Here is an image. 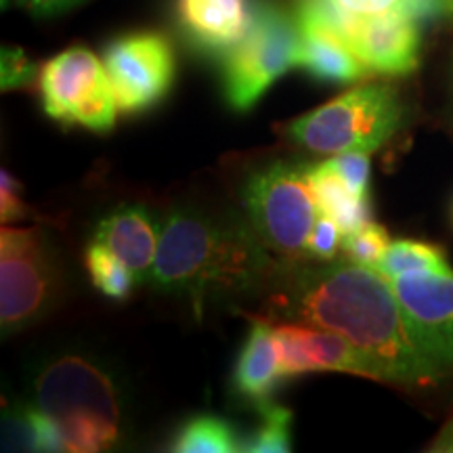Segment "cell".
I'll return each instance as SVG.
<instances>
[{"label":"cell","mask_w":453,"mask_h":453,"mask_svg":"<svg viewBox=\"0 0 453 453\" xmlns=\"http://www.w3.org/2000/svg\"><path fill=\"white\" fill-rule=\"evenodd\" d=\"M405 104L387 82H367L283 127L294 145L321 156L344 151L373 154L403 128Z\"/></svg>","instance_id":"277c9868"},{"label":"cell","mask_w":453,"mask_h":453,"mask_svg":"<svg viewBox=\"0 0 453 453\" xmlns=\"http://www.w3.org/2000/svg\"><path fill=\"white\" fill-rule=\"evenodd\" d=\"M280 273V263L246 217L235 220L174 208L162 220L150 283L156 290L187 296L202 317L214 294L257 292Z\"/></svg>","instance_id":"7a4b0ae2"},{"label":"cell","mask_w":453,"mask_h":453,"mask_svg":"<svg viewBox=\"0 0 453 453\" xmlns=\"http://www.w3.org/2000/svg\"><path fill=\"white\" fill-rule=\"evenodd\" d=\"M260 424L240 441V451L246 453H288L292 451L294 416L288 407L273 401L258 405Z\"/></svg>","instance_id":"44dd1931"},{"label":"cell","mask_w":453,"mask_h":453,"mask_svg":"<svg viewBox=\"0 0 453 453\" xmlns=\"http://www.w3.org/2000/svg\"><path fill=\"white\" fill-rule=\"evenodd\" d=\"M372 154L365 151H344V154L332 156L330 168L347 183L355 194L370 197V174H372Z\"/></svg>","instance_id":"d4e9b609"},{"label":"cell","mask_w":453,"mask_h":453,"mask_svg":"<svg viewBox=\"0 0 453 453\" xmlns=\"http://www.w3.org/2000/svg\"><path fill=\"white\" fill-rule=\"evenodd\" d=\"M61 290L59 263L41 226L0 231V327L17 334L53 309Z\"/></svg>","instance_id":"8992f818"},{"label":"cell","mask_w":453,"mask_h":453,"mask_svg":"<svg viewBox=\"0 0 453 453\" xmlns=\"http://www.w3.org/2000/svg\"><path fill=\"white\" fill-rule=\"evenodd\" d=\"M26 217H30V208L26 206L24 189L13 174L3 170L0 173V219H3V225L24 220Z\"/></svg>","instance_id":"484cf974"},{"label":"cell","mask_w":453,"mask_h":453,"mask_svg":"<svg viewBox=\"0 0 453 453\" xmlns=\"http://www.w3.org/2000/svg\"><path fill=\"white\" fill-rule=\"evenodd\" d=\"M296 57L294 15L267 0L254 3L248 32L223 61V93L231 110L250 111L283 73L296 67Z\"/></svg>","instance_id":"52a82bcc"},{"label":"cell","mask_w":453,"mask_h":453,"mask_svg":"<svg viewBox=\"0 0 453 453\" xmlns=\"http://www.w3.org/2000/svg\"><path fill=\"white\" fill-rule=\"evenodd\" d=\"M309 164L271 162L243 183V214L281 271L304 265L319 206L311 189Z\"/></svg>","instance_id":"5b68a950"},{"label":"cell","mask_w":453,"mask_h":453,"mask_svg":"<svg viewBox=\"0 0 453 453\" xmlns=\"http://www.w3.org/2000/svg\"><path fill=\"white\" fill-rule=\"evenodd\" d=\"M294 21L298 27L296 67L307 72L311 78L332 84H350L372 76L336 32L298 17H294Z\"/></svg>","instance_id":"2e32d148"},{"label":"cell","mask_w":453,"mask_h":453,"mask_svg":"<svg viewBox=\"0 0 453 453\" xmlns=\"http://www.w3.org/2000/svg\"><path fill=\"white\" fill-rule=\"evenodd\" d=\"M269 315L340 334L372 361L382 382L430 387L447 373L413 336L393 283L370 265L344 258L281 271Z\"/></svg>","instance_id":"6da1fadb"},{"label":"cell","mask_w":453,"mask_h":453,"mask_svg":"<svg viewBox=\"0 0 453 453\" xmlns=\"http://www.w3.org/2000/svg\"><path fill=\"white\" fill-rule=\"evenodd\" d=\"M3 90L24 88L34 78V64L27 59V55L17 47H3Z\"/></svg>","instance_id":"4316f807"},{"label":"cell","mask_w":453,"mask_h":453,"mask_svg":"<svg viewBox=\"0 0 453 453\" xmlns=\"http://www.w3.org/2000/svg\"><path fill=\"white\" fill-rule=\"evenodd\" d=\"M280 380H283V373L275 324L257 317L235 361L234 388L242 399L258 407L271 401Z\"/></svg>","instance_id":"9a60e30c"},{"label":"cell","mask_w":453,"mask_h":453,"mask_svg":"<svg viewBox=\"0 0 453 453\" xmlns=\"http://www.w3.org/2000/svg\"><path fill=\"white\" fill-rule=\"evenodd\" d=\"M84 267H87L95 290L116 303L127 300L133 294V288L139 283L133 271L97 240L90 242L84 250Z\"/></svg>","instance_id":"ffe728a7"},{"label":"cell","mask_w":453,"mask_h":453,"mask_svg":"<svg viewBox=\"0 0 453 453\" xmlns=\"http://www.w3.org/2000/svg\"><path fill=\"white\" fill-rule=\"evenodd\" d=\"M307 174L319 212L336 220L344 234H350L357 226L372 220L370 197L355 194L326 160L309 164Z\"/></svg>","instance_id":"e0dca14e"},{"label":"cell","mask_w":453,"mask_h":453,"mask_svg":"<svg viewBox=\"0 0 453 453\" xmlns=\"http://www.w3.org/2000/svg\"><path fill=\"white\" fill-rule=\"evenodd\" d=\"M420 347L453 370V271L388 277Z\"/></svg>","instance_id":"8fae6325"},{"label":"cell","mask_w":453,"mask_h":453,"mask_svg":"<svg viewBox=\"0 0 453 453\" xmlns=\"http://www.w3.org/2000/svg\"><path fill=\"white\" fill-rule=\"evenodd\" d=\"M275 332L280 340L283 378H298L313 372H344L380 380L372 361L336 332L292 321H280Z\"/></svg>","instance_id":"7c38bea8"},{"label":"cell","mask_w":453,"mask_h":453,"mask_svg":"<svg viewBox=\"0 0 453 453\" xmlns=\"http://www.w3.org/2000/svg\"><path fill=\"white\" fill-rule=\"evenodd\" d=\"M357 15H382V13H407L418 21H430L445 17V0H334Z\"/></svg>","instance_id":"7402d4cb"},{"label":"cell","mask_w":453,"mask_h":453,"mask_svg":"<svg viewBox=\"0 0 453 453\" xmlns=\"http://www.w3.org/2000/svg\"><path fill=\"white\" fill-rule=\"evenodd\" d=\"M26 11H30L32 15L38 17H50L65 13L78 4H82L84 0H17Z\"/></svg>","instance_id":"83f0119b"},{"label":"cell","mask_w":453,"mask_h":453,"mask_svg":"<svg viewBox=\"0 0 453 453\" xmlns=\"http://www.w3.org/2000/svg\"><path fill=\"white\" fill-rule=\"evenodd\" d=\"M34 405L59 426L65 451H105L120 443L122 396L99 361L78 353L44 361L34 378Z\"/></svg>","instance_id":"3957f363"},{"label":"cell","mask_w":453,"mask_h":453,"mask_svg":"<svg viewBox=\"0 0 453 453\" xmlns=\"http://www.w3.org/2000/svg\"><path fill=\"white\" fill-rule=\"evenodd\" d=\"M445 4H447V13L453 15V0H445Z\"/></svg>","instance_id":"f546056e"},{"label":"cell","mask_w":453,"mask_h":453,"mask_svg":"<svg viewBox=\"0 0 453 453\" xmlns=\"http://www.w3.org/2000/svg\"><path fill=\"white\" fill-rule=\"evenodd\" d=\"M38 87L44 113L64 127L110 133L120 113L104 59L84 47L50 57L38 76Z\"/></svg>","instance_id":"ba28073f"},{"label":"cell","mask_w":453,"mask_h":453,"mask_svg":"<svg viewBox=\"0 0 453 453\" xmlns=\"http://www.w3.org/2000/svg\"><path fill=\"white\" fill-rule=\"evenodd\" d=\"M428 451L433 453H453V416L449 422L441 428V433L434 437L433 443L428 445Z\"/></svg>","instance_id":"f1b7e54d"},{"label":"cell","mask_w":453,"mask_h":453,"mask_svg":"<svg viewBox=\"0 0 453 453\" xmlns=\"http://www.w3.org/2000/svg\"><path fill=\"white\" fill-rule=\"evenodd\" d=\"M252 19L248 0H177V21L194 47L203 55H226Z\"/></svg>","instance_id":"4fadbf2b"},{"label":"cell","mask_w":453,"mask_h":453,"mask_svg":"<svg viewBox=\"0 0 453 453\" xmlns=\"http://www.w3.org/2000/svg\"><path fill=\"white\" fill-rule=\"evenodd\" d=\"M390 242L393 240L382 225L367 220L365 225L357 226L350 234H344L342 254L344 258L353 260V263L376 267Z\"/></svg>","instance_id":"603a6c76"},{"label":"cell","mask_w":453,"mask_h":453,"mask_svg":"<svg viewBox=\"0 0 453 453\" xmlns=\"http://www.w3.org/2000/svg\"><path fill=\"white\" fill-rule=\"evenodd\" d=\"M95 240L104 243L133 271L137 281H150L157 243V223L143 206H120L99 220Z\"/></svg>","instance_id":"5bb4252c"},{"label":"cell","mask_w":453,"mask_h":453,"mask_svg":"<svg viewBox=\"0 0 453 453\" xmlns=\"http://www.w3.org/2000/svg\"><path fill=\"white\" fill-rule=\"evenodd\" d=\"M340 38L372 76H407L420 65V21L407 13H350Z\"/></svg>","instance_id":"30bf717a"},{"label":"cell","mask_w":453,"mask_h":453,"mask_svg":"<svg viewBox=\"0 0 453 453\" xmlns=\"http://www.w3.org/2000/svg\"><path fill=\"white\" fill-rule=\"evenodd\" d=\"M104 65L118 111L134 116L154 110L173 88L177 57L160 32H130L107 44Z\"/></svg>","instance_id":"9c48e42d"},{"label":"cell","mask_w":453,"mask_h":453,"mask_svg":"<svg viewBox=\"0 0 453 453\" xmlns=\"http://www.w3.org/2000/svg\"><path fill=\"white\" fill-rule=\"evenodd\" d=\"M342 226H340L334 219L327 217V214L319 212L307 242V257L311 260H317V263H330V260H336L338 252L342 250Z\"/></svg>","instance_id":"cb8c5ba5"},{"label":"cell","mask_w":453,"mask_h":453,"mask_svg":"<svg viewBox=\"0 0 453 453\" xmlns=\"http://www.w3.org/2000/svg\"><path fill=\"white\" fill-rule=\"evenodd\" d=\"M168 449L177 453H231L240 451V439L225 418L202 413L180 424Z\"/></svg>","instance_id":"ac0fdd59"},{"label":"cell","mask_w":453,"mask_h":453,"mask_svg":"<svg viewBox=\"0 0 453 453\" xmlns=\"http://www.w3.org/2000/svg\"><path fill=\"white\" fill-rule=\"evenodd\" d=\"M376 269L387 277L411 273H451L443 248L418 240H395L378 260Z\"/></svg>","instance_id":"d6986e66"}]
</instances>
